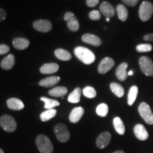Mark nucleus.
Wrapping results in <instances>:
<instances>
[{
  "label": "nucleus",
  "mask_w": 153,
  "mask_h": 153,
  "mask_svg": "<svg viewBox=\"0 0 153 153\" xmlns=\"http://www.w3.org/2000/svg\"><path fill=\"white\" fill-rule=\"evenodd\" d=\"M54 132L57 140L61 143L68 142L70 137V131L67 126L63 123H58L55 126Z\"/></svg>",
  "instance_id": "nucleus-5"
},
{
  "label": "nucleus",
  "mask_w": 153,
  "mask_h": 153,
  "mask_svg": "<svg viewBox=\"0 0 153 153\" xmlns=\"http://www.w3.org/2000/svg\"><path fill=\"white\" fill-rule=\"evenodd\" d=\"M96 112H97V115L101 116V117H106L108 113V105L106 104H104V103L99 104V106L97 107Z\"/></svg>",
  "instance_id": "nucleus-31"
},
{
  "label": "nucleus",
  "mask_w": 153,
  "mask_h": 153,
  "mask_svg": "<svg viewBox=\"0 0 153 153\" xmlns=\"http://www.w3.org/2000/svg\"><path fill=\"white\" fill-rule=\"evenodd\" d=\"M99 9H100L101 14L106 16V18L114 17L115 13H116V11H115L114 7L109 2H108V1H104V2L101 3Z\"/></svg>",
  "instance_id": "nucleus-12"
},
{
  "label": "nucleus",
  "mask_w": 153,
  "mask_h": 153,
  "mask_svg": "<svg viewBox=\"0 0 153 153\" xmlns=\"http://www.w3.org/2000/svg\"><path fill=\"white\" fill-rule=\"evenodd\" d=\"M89 17L91 20L98 21L101 19V14L99 11L93 10L89 14Z\"/></svg>",
  "instance_id": "nucleus-34"
},
{
  "label": "nucleus",
  "mask_w": 153,
  "mask_h": 153,
  "mask_svg": "<svg viewBox=\"0 0 153 153\" xmlns=\"http://www.w3.org/2000/svg\"><path fill=\"white\" fill-rule=\"evenodd\" d=\"M64 20L67 22V25L69 29L73 32H76L79 30V24L77 19L76 18L73 13L68 11L64 16Z\"/></svg>",
  "instance_id": "nucleus-8"
},
{
  "label": "nucleus",
  "mask_w": 153,
  "mask_h": 153,
  "mask_svg": "<svg viewBox=\"0 0 153 153\" xmlns=\"http://www.w3.org/2000/svg\"><path fill=\"white\" fill-rule=\"evenodd\" d=\"M0 126L5 131L9 133L16 131L17 127L16 121L9 115H4L0 118Z\"/></svg>",
  "instance_id": "nucleus-4"
},
{
  "label": "nucleus",
  "mask_w": 153,
  "mask_h": 153,
  "mask_svg": "<svg viewBox=\"0 0 153 153\" xmlns=\"http://www.w3.org/2000/svg\"><path fill=\"white\" fill-rule=\"evenodd\" d=\"M10 51V48L6 44H0V55H4L8 53Z\"/></svg>",
  "instance_id": "nucleus-35"
},
{
  "label": "nucleus",
  "mask_w": 153,
  "mask_h": 153,
  "mask_svg": "<svg viewBox=\"0 0 153 153\" xmlns=\"http://www.w3.org/2000/svg\"><path fill=\"white\" fill-rule=\"evenodd\" d=\"M110 21V18H106V22H109Z\"/></svg>",
  "instance_id": "nucleus-42"
},
{
  "label": "nucleus",
  "mask_w": 153,
  "mask_h": 153,
  "mask_svg": "<svg viewBox=\"0 0 153 153\" xmlns=\"http://www.w3.org/2000/svg\"><path fill=\"white\" fill-rule=\"evenodd\" d=\"M138 112L140 116L148 124L153 125V114L149 105L142 102L138 107Z\"/></svg>",
  "instance_id": "nucleus-6"
},
{
  "label": "nucleus",
  "mask_w": 153,
  "mask_h": 153,
  "mask_svg": "<svg viewBox=\"0 0 153 153\" xmlns=\"http://www.w3.org/2000/svg\"><path fill=\"white\" fill-rule=\"evenodd\" d=\"M113 123H114L115 130L119 135H122L125 133V126H124L123 120L120 119L119 117L114 118V120H113Z\"/></svg>",
  "instance_id": "nucleus-24"
},
{
  "label": "nucleus",
  "mask_w": 153,
  "mask_h": 153,
  "mask_svg": "<svg viewBox=\"0 0 153 153\" xmlns=\"http://www.w3.org/2000/svg\"><path fill=\"white\" fill-rule=\"evenodd\" d=\"M33 28L36 30L43 33H48L52 29V24L48 20H37L33 22Z\"/></svg>",
  "instance_id": "nucleus-10"
},
{
  "label": "nucleus",
  "mask_w": 153,
  "mask_h": 153,
  "mask_svg": "<svg viewBox=\"0 0 153 153\" xmlns=\"http://www.w3.org/2000/svg\"><path fill=\"white\" fill-rule=\"evenodd\" d=\"M121 1L128 7H135L138 3L139 0H121Z\"/></svg>",
  "instance_id": "nucleus-36"
},
{
  "label": "nucleus",
  "mask_w": 153,
  "mask_h": 153,
  "mask_svg": "<svg viewBox=\"0 0 153 153\" xmlns=\"http://www.w3.org/2000/svg\"><path fill=\"white\" fill-rule=\"evenodd\" d=\"M75 56L86 65H91L95 61L96 57L92 51L87 48L79 46L74 50Z\"/></svg>",
  "instance_id": "nucleus-1"
},
{
  "label": "nucleus",
  "mask_w": 153,
  "mask_h": 153,
  "mask_svg": "<svg viewBox=\"0 0 153 153\" xmlns=\"http://www.w3.org/2000/svg\"><path fill=\"white\" fill-rule=\"evenodd\" d=\"M0 153H4V151L1 149H0Z\"/></svg>",
  "instance_id": "nucleus-43"
},
{
  "label": "nucleus",
  "mask_w": 153,
  "mask_h": 153,
  "mask_svg": "<svg viewBox=\"0 0 153 153\" xmlns=\"http://www.w3.org/2000/svg\"><path fill=\"white\" fill-rule=\"evenodd\" d=\"M139 65L141 71L148 76H153V62L150 57L142 56L139 59Z\"/></svg>",
  "instance_id": "nucleus-7"
},
{
  "label": "nucleus",
  "mask_w": 153,
  "mask_h": 153,
  "mask_svg": "<svg viewBox=\"0 0 153 153\" xmlns=\"http://www.w3.org/2000/svg\"><path fill=\"white\" fill-rule=\"evenodd\" d=\"M110 89L116 97H122L124 95V89L121 85L116 82H112L110 85Z\"/></svg>",
  "instance_id": "nucleus-28"
},
{
  "label": "nucleus",
  "mask_w": 153,
  "mask_h": 153,
  "mask_svg": "<svg viewBox=\"0 0 153 153\" xmlns=\"http://www.w3.org/2000/svg\"><path fill=\"white\" fill-rule=\"evenodd\" d=\"M7 104L9 109L11 110L19 111L24 108V103L20 99L16 98L9 99L7 101Z\"/></svg>",
  "instance_id": "nucleus-19"
},
{
  "label": "nucleus",
  "mask_w": 153,
  "mask_h": 153,
  "mask_svg": "<svg viewBox=\"0 0 153 153\" xmlns=\"http://www.w3.org/2000/svg\"><path fill=\"white\" fill-rule=\"evenodd\" d=\"M29 41L24 38H16L13 41V46L17 50L26 49L29 45Z\"/></svg>",
  "instance_id": "nucleus-21"
},
{
  "label": "nucleus",
  "mask_w": 153,
  "mask_h": 153,
  "mask_svg": "<svg viewBox=\"0 0 153 153\" xmlns=\"http://www.w3.org/2000/svg\"><path fill=\"white\" fill-rule=\"evenodd\" d=\"M6 17H7V13H6V11L3 9L0 8V22L4 20Z\"/></svg>",
  "instance_id": "nucleus-39"
},
{
  "label": "nucleus",
  "mask_w": 153,
  "mask_h": 153,
  "mask_svg": "<svg viewBox=\"0 0 153 153\" xmlns=\"http://www.w3.org/2000/svg\"><path fill=\"white\" fill-rule=\"evenodd\" d=\"M112 153H125V152H124L123 150H118V151H116V152H114Z\"/></svg>",
  "instance_id": "nucleus-41"
},
{
  "label": "nucleus",
  "mask_w": 153,
  "mask_h": 153,
  "mask_svg": "<svg viewBox=\"0 0 153 153\" xmlns=\"http://www.w3.org/2000/svg\"><path fill=\"white\" fill-rule=\"evenodd\" d=\"M128 68V63L123 62L118 66L116 70V75L120 81L123 82L127 79L128 72L126 71Z\"/></svg>",
  "instance_id": "nucleus-17"
},
{
  "label": "nucleus",
  "mask_w": 153,
  "mask_h": 153,
  "mask_svg": "<svg viewBox=\"0 0 153 153\" xmlns=\"http://www.w3.org/2000/svg\"><path fill=\"white\" fill-rule=\"evenodd\" d=\"M41 100L45 102V108L46 109H53L54 107L60 106V102L54 99H51L46 97H41Z\"/></svg>",
  "instance_id": "nucleus-30"
},
{
  "label": "nucleus",
  "mask_w": 153,
  "mask_h": 153,
  "mask_svg": "<svg viewBox=\"0 0 153 153\" xmlns=\"http://www.w3.org/2000/svg\"><path fill=\"white\" fill-rule=\"evenodd\" d=\"M152 50V45L149 43L140 44L136 46V51L139 53H147L150 52Z\"/></svg>",
  "instance_id": "nucleus-33"
},
{
  "label": "nucleus",
  "mask_w": 153,
  "mask_h": 153,
  "mask_svg": "<svg viewBox=\"0 0 153 153\" xmlns=\"http://www.w3.org/2000/svg\"><path fill=\"white\" fill-rule=\"evenodd\" d=\"M82 40L85 43L94 45V46H99L101 44V38L97 36L93 35V34L86 33L82 36Z\"/></svg>",
  "instance_id": "nucleus-15"
},
{
  "label": "nucleus",
  "mask_w": 153,
  "mask_h": 153,
  "mask_svg": "<svg viewBox=\"0 0 153 153\" xmlns=\"http://www.w3.org/2000/svg\"><path fill=\"white\" fill-rule=\"evenodd\" d=\"M83 94L87 98L93 99L97 96V91H96L94 88L89 86V87H86L83 89Z\"/></svg>",
  "instance_id": "nucleus-32"
},
{
  "label": "nucleus",
  "mask_w": 153,
  "mask_h": 153,
  "mask_svg": "<svg viewBox=\"0 0 153 153\" xmlns=\"http://www.w3.org/2000/svg\"><path fill=\"white\" fill-rule=\"evenodd\" d=\"M14 65L15 57L14 56V55L9 54L1 60L0 65H1V68L4 69V70H11V69L14 66Z\"/></svg>",
  "instance_id": "nucleus-20"
},
{
  "label": "nucleus",
  "mask_w": 153,
  "mask_h": 153,
  "mask_svg": "<svg viewBox=\"0 0 153 153\" xmlns=\"http://www.w3.org/2000/svg\"><path fill=\"white\" fill-rule=\"evenodd\" d=\"M59 70V65L57 63L51 62V63H46L44 64L41 68H40V72L42 74H53L55 73L58 71Z\"/></svg>",
  "instance_id": "nucleus-16"
},
{
  "label": "nucleus",
  "mask_w": 153,
  "mask_h": 153,
  "mask_svg": "<svg viewBox=\"0 0 153 153\" xmlns=\"http://www.w3.org/2000/svg\"><path fill=\"white\" fill-rule=\"evenodd\" d=\"M68 93V89L65 87H56L49 91L48 94L52 97H63Z\"/></svg>",
  "instance_id": "nucleus-23"
},
{
  "label": "nucleus",
  "mask_w": 153,
  "mask_h": 153,
  "mask_svg": "<svg viewBox=\"0 0 153 153\" xmlns=\"http://www.w3.org/2000/svg\"><path fill=\"white\" fill-rule=\"evenodd\" d=\"M116 11H117L118 19L121 22H126L127 20L128 16V11L125 6L123 4H118L116 7Z\"/></svg>",
  "instance_id": "nucleus-25"
},
{
  "label": "nucleus",
  "mask_w": 153,
  "mask_h": 153,
  "mask_svg": "<svg viewBox=\"0 0 153 153\" xmlns=\"http://www.w3.org/2000/svg\"><path fill=\"white\" fill-rule=\"evenodd\" d=\"M111 139V135L110 133L104 132V133H101L97 137L96 144L99 149H103L106 148L107 145L109 144Z\"/></svg>",
  "instance_id": "nucleus-11"
},
{
  "label": "nucleus",
  "mask_w": 153,
  "mask_h": 153,
  "mask_svg": "<svg viewBox=\"0 0 153 153\" xmlns=\"http://www.w3.org/2000/svg\"><path fill=\"white\" fill-rule=\"evenodd\" d=\"M133 72L132 71V70H130V71L128 72V75L131 76V75H133Z\"/></svg>",
  "instance_id": "nucleus-40"
},
{
  "label": "nucleus",
  "mask_w": 153,
  "mask_h": 153,
  "mask_svg": "<svg viewBox=\"0 0 153 153\" xmlns=\"http://www.w3.org/2000/svg\"><path fill=\"white\" fill-rule=\"evenodd\" d=\"M99 0H87L86 4L89 7H94L99 4Z\"/></svg>",
  "instance_id": "nucleus-37"
},
{
  "label": "nucleus",
  "mask_w": 153,
  "mask_h": 153,
  "mask_svg": "<svg viewBox=\"0 0 153 153\" xmlns=\"http://www.w3.org/2000/svg\"><path fill=\"white\" fill-rule=\"evenodd\" d=\"M85 110L81 106L75 107L72 110L70 113V116H69V120L72 123H76L79 121L82 116H83Z\"/></svg>",
  "instance_id": "nucleus-14"
},
{
  "label": "nucleus",
  "mask_w": 153,
  "mask_h": 153,
  "mask_svg": "<svg viewBox=\"0 0 153 153\" xmlns=\"http://www.w3.org/2000/svg\"><path fill=\"white\" fill-rule=\"evenodd\" d=\"M57 111L53 108V109H48L45 111H43L41 113V116H40V118L42 121L45 122L48 121V120L52 119L53 118H54L55 116H56Z\"/></svg>",
  "instance_id": "nucleus-29"
},
{
  "label": "nucleus",
  "mask_w": 153,
  "mask_h": 153,
  "mask_svg": "<svg viewBox=\"0 0 153 153\" xmlns=\"http://www.w3.org/2000/svg\"><path fill=\"white\" fill-rule=\"evenodd\" d=\"M143 40L145 41H150L153 42V33H148L144 36Z\"/></svg>",
  "instance_id": "nucleus-38"
},
{
  "label": "nucleus",
  "mask_w": 153,
  "mask_h": 153,
  "mask_svg": "<svg viewBox=\"0 0 153 153\" xmlns=\"http://www.w3.org/2000/svg\"><path fill=\"white\" fill-rule=\"evenodd\" d=\"M82 90L79 87H76L74 89V90L69 95L68 97V101L72 104H76L80 101V98H81Z\"/></svg>",
  "instance_id": "nucleus-26"
},
{
  "label": "nucleus",
  "mask_w": 153,
  "mask_h": 153,
  "mask_svg": "<svg viewBox=\"0 0 153 153\" xmlns=\"http://www.w3.org/2000/svg\"><path fill=\"white\" fill-rule=\"evenodd\" d=\"M55 55L57 59L62 61H68L72 58V55L70 52L66 50L58 48L55 51Z\"/></svg>",
  "instance_id": "nucleus-22"
},
{
  "label": "nucleus",
  "mask_w": 153,
  "mask_h": 153,
  "mask_svg": "<svg viewBox=\"0 0 153 153\" xmlns=\"http://www.w3.org/2000/svg\"><path fill=\"white\" fill-rule=\"evenodd\" d=\"M115 62L111 57H105L101 61L98 66V71L100 74H106L114 68Z\"/></svg>",
  "instance_id": "nucleus-9"
},
{
  "label": "nucleus",
  "mask_w": 153,
  "mask_h": 153,
  "mask_svg": "<svg viewBox=\"0 0 153 153\" xmlns=\"http://www.w3.org/2000/svg\"><path fill=\"white\" fill-rule=\"evenodd\" d=\"M133 131L135 136L140 140L144 141L148 138V132L147 131L145 126L142 125V124H137V125H135V127H134Z\"/></svg>",
  "instance_id": "nucleus-13"
},
{
  "label": "nucleus",
  "mask_w": 153,
  "mask_h": 153,
  "mask_svg": "<svg viewBox=\"0 0 153 153\" xmlns=\"http://www.w3.org/2000/svg\"><path fill=\"white\" fill-rule=\"evenodd\" d=\"M36 143L41 153H51L53 151V145L51 140L45 135H39L36 137Z\"/></svg>",
  "instance_id": "nucleus-2"
},
{
  "label": "nucleus",
  "mask_w": 153,
  "mask_h": 153,
  "mask_svg": "<svg viewBox=\"0 0 153 153\" xmlns=\"http://www.w3.org/2000/svg\"><path fill=\"white\" fill-rule=\"evenodd\" d=\"M153 14V5L148 1H144L140 6L139 17L143 22L150 20Z\"/></svg>",
  "instance_id": "nucleus-3"
},
{
  "label": "nucleus",
  "mask_w": 153,
  "mask_h": 153,
  "mask_svg": "<svg viewBox=\"0 0 153 153\" xmlns=\"http://www.w3.org/2000/svg\"><path fill=\"white\" fill-rule=\"evenodd\" d=\"M60 81V77L57 76H48L39 82V85L43 87H51L56 85Z\"/></svg>",
  "instance_id": "nucleus-18"
},
{
  "label": "nucleus",
  "mask_w": 153,
  "mask_h": 153,
  "mask_svg": "<svg viewBox=\"0 0 153 153\" xmlns=\"http://www.w3.org/2000/svg\"><path fill=\"white\" fill-rule=\"evenodd\" d=\"M137 94H138V88L137 86H133L129 89L128 94V104L129 106H132L136 100Z\"/></svg>",
  "instance_id": "nucleus-27"
}]
</instances>
